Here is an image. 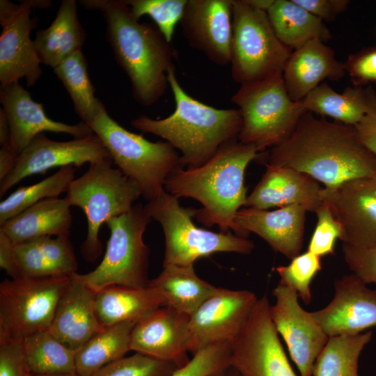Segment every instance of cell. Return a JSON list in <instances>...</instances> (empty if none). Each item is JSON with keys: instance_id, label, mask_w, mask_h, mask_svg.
I'll return each instance as SVG.
<instances>
[{"instance_id": "obj_31", "label": "cell", "mask_w": 376, "mask_h": 376, "mask_svg": "<svg viewBox=\"0 0 376 376\" xmlns=\"http://www.w3.org/2000/svg\"><path fill=\"white\" fill-rule=\"evenodd\" d=\"M267 13L276 37L290 49H297L313 39L324 42L331 37L321 19L293 0H274Z\"/></svg>"}, {"instance_id": "obj_29", "label": "cell", "mask_w": 376, "mask_h": 376, "mask_svg": "<svg viewBox=\"0 0 376 376\" xmlns=\"http://www.w3.org/2000/svg\"><path fill=\"white\" fill-rule=\"evenodd\" d=\"M86 35L77 16V2L63 0L49 27L37 31L33 40L41 63L53 69L81 50Z\"/></svg>"}, {"instance_id": "obj_55", "label": "cell", "mask_w": 376, "mask_h": 376, "mask_svg": "<svg viewBox=\"0 0 376 376\" xmlns=\"http://www.w3.org/2000/svg\"><path fill=\"white\" fill-rule=\"evenodd\" d=\"M31 376H81L78 375L77 373H72V374H60V375H33Z\"/></svg>"}, {"instance_id": "obj_48", "label": "cell", "mask_w": 376, "mask_h": 376, "mask_svg": "<svg viewBox=\"0 0 376 376\" xmlns=\"http://www.w3.org/2000/svg\"><path fill=\"white\" fill-rule=\"evenodd\" d=\"M14 244L2 232H0V267L6 273L16 279L20 277L19 272L16 263L14 251Z\"/></svg>"}, {"instance_id": "obj_15", "label": "cell", "mask_w": 376, "mask_h": 376, "mask_svg": "<svg viewBox=\"0 0 376 376\" xmlns=\"http://www.w3.org/2000/svg\"><path fill=\"white\" fill-rule=\"evenodd\" d=\"M276 302L269 307L275 329L283 338L300 376H312L315 362L329 340L311 312L299 304L297 292L282 284L272 291Z\"/></svg>"}, {"instance_id": "obj_24", "label": "cell", "mask_w": 376, "mask_h": 376, "mask_svg": "<svg viewBox=\"0 0 376 376\" xmlns=\"http://www.w3.org/2000/svg\"><path fill=\"white\" fill-rule=\"evenodd\" d=\"M266 171L247 196L245 206L260 210L299 205L315 212L322 203V188L310 175L288 167L266 165Z\"/></svg>"}, {"instance_id": "obj_54", "label": "cell", "mask_w": 376, "mask_h": 376, "mask_svg": "<svg viewBox=\"0 0 376 376\" xmlns=\"http://www.w3.org/2000/svg\"><path fill=\"white\" fill-rule=\"evenodd\" d=\"M32 8L40 9L47 8L52 5V1L49 0H31Z\"/></svg>"}, {"instance_id": "obj_14", "label": "cell", "mask_w": 376, "mask_h": 376, "mask_svg": "<svg viewBox=\"0 0 376 376\" xmlns=\"http://www.w3.org/2000/svg\"><path fill=\"white\" fill-rule=\"evenodd\" d=\"M107 158L111 157L94 133L67 141H54L41 133L17 156L14 169L0 181V197L22 179L49 169L81 166Z\"/></svg>"}, {"instance_id": "obj_46", "label": "cell", "mask_w": 376, "mask_h": 376, "mask_svg": "<svg viewBox=\"0 0 376 376\" xmlns=\"http://www.w3.org/2000/svg\"><path fill=\"white\" fill-rule=\"evenodd\" d=\"M293 1L322 20L333 19L336 15L346 8L349 3L348 1L344 0H293Z\"/></svg>"}, {"instance_id": "obj_5", "label": "cell", "mask_w": 376, "mask_h": 376, "mask_svg": "<svg viewBox=\"0 0 376 376\" xmlns=\"http://www.w3.org/2000/svg\"><path fill=\"white\" fill-rule=\"evenodd\" d=\"M107 158L89 164L88 170L75 178L66 191L70 206H77L87 219L86 236L81 245L87 262L95 261L102 253L100 229L109 219L129 212L141 196L139 185L113 167Z\"/></svg>"}, {"instance_id": "obj_49", "label": "cell", "mask_w": 376, "mask_h": 376, "mask_svg": "<svg viewBox=\"0 0 376 376\" xmlns=\"http://www.w3.org/2000/svg\"><path fill=\"white\" fill-rule=\"evenodd\" d=\"M17 156L11 146L0 148V181L4 179L14 169Z\"/></svg>"}, {"instance_id": "obj_13", "label": "cell", "mask_w": 376, "mask_h": 376, "mask_svg": "<svg viewBox=\"0 0 376 376\" xmlns=\"http://www.w3.org/2000/svg\"><path fill=\"white\" fill-rule=\"evenodd\" d=\"M258 298L247 290L217 288L189 317L188 351L230 343L245 324Z\"/></svg>"}, {"instance_id": "obj_33", "label": "cell", "mask_w": 376, "mask_h": 376, "mask_svg": "<svg viewBox=\"0 0 376 376\" xmlns=\"http://www.w3.org/2000/svg\"><path fill=\"white\" fill-rule=\"evenodd\" d=\"M299 102L306 112L329 116L352 126L362 120L367 107L366 90L349 88L339 94L327 83L318 86Z\"/></svg>"}, {"instance_id": "obj_12", "label": "cell", "mask_w": 376, "mask_h": 376, "mask_svg": "<svg viewBox=\"0 0 376 376\" xmlns=\"http://www.w3.org/2000/svg\"><path fill=\"white\" fill-rule=\"evenodd\" d=\"M266 295L258 299L245 324L230 342V361L241 376H297L271 319Z\"/></svg>"}, {"instance_id": "obj_35", "label": "cell", "mask_w": 376, "mask_h": 376, "mask_svg": "<svg viewBox=\"0 0 376 376\" xmlns=\"http://www.w3.org/2000/svg\"><path fill=\"white\" fill-rule=\"evenodd\" d=\"M70 95L77 114L86 124L105 107L95 96L89 79L87 61L81 50L75 52L53 69Z\"/></svg>"}, {"instance_id": "obj_9", "label": "cell", "mask_w": 376, "mask_h": 376, "mask_svg": "<svg viewBox=\"0 0 376 376\" xmlns=\"http://www.w3.org/2000/svg\"><path fill=\"white\" fill-rule=\"evenodd\" d=\"M144 206L151 219L157 221L163 229V267L194 265L198 258L217 252L249 254L254 247L247 237L198 228L192 221L198 210L181 206L178 198L166 191Z\"/></svg>"}, {"instance_id": "obj_38", "label": "cell", "mask_w": 376, "mask_h": 376, "mask_svg": "<svg viewBox=\"0 0 376 376\" xmlns=\"http://www.w3.org/2000/svg\"><path fill=\"white\" fill-rule=\"evenodd\" d=\"M138 20L149 16L166 40L171 43L175 29L183 16L188 0H125Z\"/></svg>"}, {"instance_id": "obj_16", "label": "cell", "mask_w": 376, "mask_h": 376, "mask_svg": "<svg viewBox=\"0 0 376 376\" xmlns=\"http://www.w3.org/2000/svg\"><path fill=\"white\" fill-rule=\"evenodd\" d=\"M320 197L339 223L343 243L357 247L376 244V176L322 188Z\"/></svg>"}, {"instance_id": "obj_41", "label": "cell", "mask_w": 376, "mask_h": 376, "mask_svg": "<svg viewBox=\"0 0 376 376\" xmlns=\"http://www.w3.org/2000/svg\"><path fill=\"white\" fill-rule=\"evenodd\" d=\"M230 361V343L206 347L196 354L183 367L171 376H211L228 365Z\"/></svg>"}, {"instance_id": "obj_45", "label": "cell", "mask_w": 376, "mask_h": 376, "mask_svg": "<svg viewBox=\"0 0 376 376\" xmlns=\"http://www.w3.org/2000/svg\"><path fill=\"white\" fill-rule=\"evenodd\" d=\"M366 111L354 127L361 143L376 155V92L371 87L366 89Z\"/></svg>"}, {"instance_id": "obj_37", "label": "cell", "mask_w": 376, "mask_h": 376, "mask_svg": "<svg viewBox=\"0 0 376 376\" xmlns=\"http://www.w3.org/2000/svg\"><path fill=\"white\" fill-rule=\"evenodd\" d=\"M75 173L74 166H65L36 184L17 189L0 203V224L42 200L66 193Z\"/></svg>"}, {"instance_id": "obj_4", "label": "cell", "mask_w": 376, "mask_h": 376, "mask_svg": "<svg viewBox=\"0 0 376 376\" xmlns=\"http://www.w3.org/2000/svg\"><path fill=\"white\" fill-rule=\"evenodd\" d=\"M175 110L168 117L142 115L131 120L135 129L159 136L180 153L182 168L200 166L225 143L238 139L242 117L238 109H217L196 100L183 89L175 67L168 71Z\"/></svg>"}, {"instance_id": "obj_19", "label": "cell", "mask_w": 376, "mask_h": 376, "mask_svg": "<svg viewBox=\"0 0 376 376\" xmlns=\"http://www.w3.org/2000/svg\"><path fill=\"white\" fill-rule=\"evenodd\" d=\"M16 12L0 22V82L1 86L18 82L25 78L33 86L42 74L41 61L30 33L37 26V17H31V0L21 1Z\"/></svg>"}, {"instance_id": "obj_42", "label": "cell", "mask_w": 376, "mask_h": 376, "mask_svg": "<svg viewBox=\"0 0 376 376\" xmlns=\"http://www.w3.org/2000/svg\"><path fill=\"white\" fill-rule=\"evenodd\" d=\"M317 223L307 251L320 258L335 253L336 240L341 237V228L329 207L322 201L315 212Z\"/></svg>"}, {"instance_id": "obj_2", "label": "cell", "mask_w": 376, "mask_h": 376, "mask_svg": "<svg viewBox=\"0 0 376 376\" xmlns=\"http://www.w3.org/2000/svg\"><path fill=\"white\" fill-rule=\"evenodd\" d=\"M86 9L101 11L107 39L118 65L129 78L134 99L155 104L169 86L168 71L177 52L156 26L139 22L125 0H82Z\"/></svg>"}, {"instance_id": "obj_30", "label": "cell", "mask_w": 376, "mask_h": 376, "mask_svg": "<svg viewBox=\"0 0 376 376\" xmlns=\"http://www.w3.org/2000/svg\"><path fill=\"white\" fill-rule=\"evenodd\" d=\"M148 286L160 292L164 299V306L189 316L217 288L200 279L195 272L194 265L163 267L162 272L150 280Z\"/></svg>"}, {"instance_id": "obj_50", "label": "cell", "mask_w": 376, "mask_h": 376, "mask_svg": "<svg viewBox=\"0 0 376 376\" xmlns=\"http://www.w3.org/2000/svg\"><path fill=\"white\" fill-rule=\"evenodd\" d=\"M10 128L6 115L2 108L0 109V145L1 147L10 146Z\"/></svg>"}, {"instance_id": "obj_3", "label": "cell", "mask_w": 376, "mask_h": 376, "mask_svg": "<svg viewBox=\"0 0 376 376\" xmlns=\"http://www.w3.org/2000/svg\"><path fill=\"white\" fill-rule=\"evenodd\" d=\"M253 145L235 139L223 145L203 165L185 170L178 167L166 179L164 190L176 198L189 197L200 202L196 218L221 232H234L237 212L246 203L244 173L249 164L258 156Z\"/></svg>"}, {"instance_id": "obj_8", "label": "cell", "mask_w": 376, "mask_h": 376, "mask_svg": "<svg viewBox=\"0 0 376 376\" xmlns=\"http://www.w3.org/2000/svg\"><path fill=\"white\" fill-rule=\"evenodd\" d=\"M231 101L242 117L238 141L258 152L285 141L306 112L289 97L283 74L241 84Z\"/></svg>"}, {"instance_id": "obj_23", "label": "cell", "mask_w": 376, "mask_h": 376, "mask_svg": "<svg viewBox=\"0 0 376 376\" xmlns=\"http://www.w3.org/2000/svg\"><path fill=\"white\" fill-rule=\"evenodd\" d=\"M95 297V292L70 276L57 303L48 331L74 351L105 328L96 315Z\"/></svg>"}, {"instance_id": "obj_26", "label": "cell", "mask_w": 376, "mask_h": 376, "mask_svg": "<svg viewBox=\"0 0 376 376\" xmlns=\"http://www.w3.org/2000/svg\"><path fill=\"white\" fill-rule=\"evenodd\" d=\"M13 251L20 277L70 276L78 268L70 235L32 239Z\"/></svg>"}, {"instance_id": "obj_52", "label": "cell", "mask_w": 376, "mask_h": 376, "mask_svg": "<svg viewBox=\"0 0 376 376\" xmlns=\"http://www.w3.org/2000/svg\"><path fill=\"white\" fill-rule=\"evenodd\" d=\"M246 3L251 7L267 12L270 7L274 3V0H245Z\"/></svg>"}, {"instance_id": "obj_7", "label": "cell", "mask_w": 376, "mask_h": 376, "mask_svg": "<svg viewBox=\"0 0 376 376\" xmlns=\"http://www.w3.org/2000/svg\"><path fill=\"white\" fill-rule=\"evenodd\" d=\"M151 219L141 203L109 219L105 224L110 237L102 262L88 273L71 276L95 292L110 285L148 287L150 250L143 235Z\"/></svg>"}, {"instance_id": "obj_40", "label": "cell", "mask_w": 376, "mask_h": 376, "mask_svg": "<svg viewBox=\"0 0 376 376\" xmlns=\"http://www.w3.org/2000/svg\"><path fill=\"white\" fill-rule=\"evenodd\" d=\"M178 368L173 363L136 352L106 365L93 376H171Z\"/></svg>"}, {"instance_id": "obj_10", "label": "cell", "mask_w": 376, "mask_h": 376, "mask_svg": "<svg viewBox=\"0 0 376 376\" xmlns=\"http://www.w3.org/2000/svg\"><path fill=\"white\" fill-rule=\"evenodd\" d=\"M292 53L276 37L267 12L233 0L230 72L240 84L283 74Z\"/></svg>"}, {"instance_id": "obj_28", "label": "cell", "mask_w": 376, "mask_h": 376, "mask_svg": "<svg viewBox=\"0 0 376 376\" xmlns=\"http://www.w3.org/2000/svg\"><path fill=\"white\" fill-rule=\"evenodd\" d=\"M164 305V299L155 288L110 285L96 292L95 312L104 327L123 322L135 323Z\"/></svg>"}, {"instance_id": "obj_17", "label": "cell", "mask_w": 376, "mask_h": 376, "mask_svg": "<svg viewBox=\"0 0 376 376\" xmlns=\"http://www.w3.org/2000/svg\"><path fill=\"white\" fill-rule=\"evenodd\" d=\"M354 274L334 282V295L324 308L311 312L329 336H353L376 327V290Z\"/></svg>"}, {"instance_id": "obj_20", "label": "cell", "mask_w": 376, "mask_h": 376, "mask_svg": "<svg viewBox=\"0 0 376 376\" xmlns=\"http://www.w3.org/2000/svg\"><path fill=\"white\" fill-rule=\"evenodd\" d=\"M0 101L10 128V146L17 155L45 132L68 134L75 138L93 134L84 121L69 125L49 118L42 104L35 102L19 82L1 86Z\"/></svg>"}, {"instance_id": "obj_6", "label": "cell", "mask_w": 376, "mask_h": 376, "mask_svg": "<svg viewBox=\"0 0 376 376\" xmlns=\"http://www.w3.org/2000/svg\"><path fill=\"white\" fill-rule=\"evenodd\" d=\"M87 125L118 169L139 185L141 196L148 201L165 191L166 179L181 167L180 155L169 142H152L130 132L113 120L105 108Z\"/></svg>"}, {"instance_id": "obj_39", "label": "cell", "mask_w": 376, "mask_h": 376, "mask_svg": "<svg viewBox=\"0 0 376 376\" xmlns=\"http://www.w3.org/2000/svg\"><path fill=\"white\" fill-rule=\"evenodd\" d=\"M321 269V258L308 251L292 258L288 265L276 269L279 283L294 290L305 304L311 301V283Z\"/></svg>"}, {"instance_id": "obj_11", "label": "cell", "mask_w": 376, "mask_h": 376, "mask_svg": "<svg viewBox=\"0 0 376 376\" xmlns=\"http://www.w3.org/2000/svg\"><path fill=\"white\" fill-rule=\"evenodd\" d=\"M70 276L19 277L0 284V340H20L49 330Z\"/></svg>"}, {"instance_id": "obj_51", "label": "cell", "mask_w": 376, "mask_h": 376, "mask_svg": "<svg viewBox=\"0 0 376 376\" xmlns=\"http://www.w3.org/2000/svg\"><path fill=\"white\" fill-rule=\"evenodd\" d=\"M19 4L8 0L0 1V22L10 17L18 9Z\"/></svg>"}, {"instance_id": "obj_34", "label": "cell", "mask_w": 376, "mask_h": 376, "mask_svg": "<svg viewBox=\"0 0 376 376\" xmlns=\"http://www.w3.org/2000/svg\"><path fill=\"white\" fill-rule=\"evenodd\" d=\"M24 354L33 375L76 373L75 351L58 340L48 330L22 340Z\"/></svg>"}, {"instance_id": "obj_25", "label": "cell", "mask_w": 376, "mask_h": 376, "mask_svg": "<svg viewBox=\"0 0 376 376\" xmlns=\"http://www.w3.org/2000/svg\"><path fill=\"white\" fill-rule=\"evenodd\" d=\"M344 75V66L332 49L318 38L295 49L283 72L288 94L294 102L304 99L322 80H337Z\"/></svg>"}, {"instance_id": "obj_44", "label": "cell", "mask_w": 376, "mask_h": 376, "mask_svg": "<svg viewBox=\"0 0 376 376\" xmlns=\"http://www.w3.org/2000/svg\"><path fill=\"white\" fill-rule=\"evenodd\" d=\"M22 341L0 340V376H31Z\"/></svg>"}, {"instance_id": "obj_18", "label": "cell", "mask_w": 376, "mask_h": 376, "mask_svg": "<svg viewBox=\"0 0 376 376\" xmlns=\"http://www.w3.org/2000/svg\"><path fill=\"white\" fill-rule=\"evenodd\" d=\"M233 0H188L180 24L188 45L213 63L230 62Z\"/></svg>"}, {"instance_id": "obj_43", "label": "cell", "mask_w": 376, "mask_h": 376, "mask_svg": "<svg viewBox=\"0 0 376 376\" xmlns=\"http://www.w3.org/2000/svg\"><path fill=\"white\" fill-rule=\"evenodd\" d=\"M342 251L344 260L352 274L366 284H376V244L357 247L343 243Z\"/></svg>"}, {"instance_id": "obj_1", "label": "cell", "mask_w": 376, "mask_h": 376, "mask_svg": "<svg viewBox=\"0 0 376 376\" xmlns=\"http://www.w3.org/2000/svg\"><path fill=\"white\" fill-rule=\"evenodd\" d=\"M267 166L303 172L324 187L376 176V155L360 141L354 126L304 113L291 135L272 148Z\"/></svg>"}, {"instance_id": "obj_27", "label": "cell", "mask_w": 376, "mask_h": 376, "mask_svg": "<svg viewBox=\"0 0 376 376\" xmlns=\"http://www.w3.org/2000/svg\"><path fill=\"white\" fill-rule=\"evenodd\" d=\"M70 207L65 198L42 200L0 224V232L14 244L43 236L70 235Z\"/></svg>"}, {"instance_id": "obj_47", "label": "cell", "mask_w": 376, "mask_h": 376, "mask_svg": "<svg viewBox=\"0 0 376 376\" xmlns=\"http://www.w3.org/2000/svg\"><path fill=\"white\" fill-rule=\"evenodd\" d=\"M352 72L362 81H376V49L356 59L352 66Z\"/></svg>"}, {"instance_id": "obj_53", "label": "cell", "mask_w": 376, "mask_h": 376, "mask_svg": "<svg viewBox=\"0 0 376 376\" xmlns=\"http://www.w3.org/2000/svg\"><path fill=\"white\" fill-rule=\"evenodd\" d=\"M211 376H241L239 372L230 364Z\"/></svg>"}, {"instance_id": "obj_21", "label": "cell", "mask_w": 376, "mask_h": 376, "mask_svg": "<svg viewBox=\"0 0 376 376\" xmlns=\"http://www.w3.org/2000/svg\"><path fill=\"white\" fill-rule=\"evenodd\" d=\"M189 315L161 306L136 323L131 336V350L175 363L178 368L187 357Z\"/></svg>"}, {"instance_id": "obj_36", "label": "cell", "mask_w": 376, "mask_h": 376, "mask_svg": "<svg viewBox=\"0 0 376 376\" xmlns=\"http://www.w3.org/2000/svg\"><path fill=\"white\" fill-rule=\"evenodd\" d=\"M372 336V331H368L329 337L315 362L312 376H359V359Z\"/></svg>"}, {"instance_id": "obj_32", "label": "cell", "mask_w": 376, "mask_h": 376, "mask_svg": "<svg viewBox=\"0 0 376 376\" xmlns=\"http://www.w3.org/2000/svg\"><path fill=\"white\" fill-rule=\"evenodd\" d=\"M136 324L123 322L105 327L75 351L76 373L93 376L106 365L124 357L131 350V336Z\"/></svg>"}, {"instance_id": "obj_22", "label": "cell", "mask_w": 376, "mask_h": 376, "mask_svg": "<svg viewBox=\"0 0 376 376\" xmlns=\"http://www.w3.org/2000/svg\"><path fill=\"white\" fill-rule=\"evenodd\" d=\"M306 209L291 205L274 210L246 207L235 219L234 233L247 237L253 233L289 260L300 254L303 246Z\"/></svg>"}]
</instances>
